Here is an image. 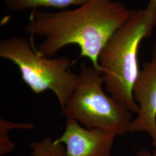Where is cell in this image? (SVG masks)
Wrapping results in <instances>:
<instances>
[{
    "label": "cell",
    "instance_id": "cell-8",
    "mask_svg": "<svg viewBox=\"0 0 156 156\" xmlns=\"http://www.w3.org/2000/svg\"><path fill=\"white\" fill-rule=\"evenodd\" d=\"M34 128L32 123H15L6 120L4 119H0V155L4 156L13 151L15 144L12 142L9 133L12 129H30Z\"/></svg>",
    "mask_w": 156,
    "mask_h": 156
},
{
    "label": "cell",
    "instance_id": "cell-7",
    "mask_svg": "<svg viewBox=\"0 0 156 156\" xmlns=\"http://www.w3.org/2000/svg\"><path fill=\"white\" fill-rule=\"evenodd\" d=\"M89 0H5L6 8L12 12L39 10L42 8H66L82 5Z\"/></svg>",
    "mask_w": 156,
    "mask_h": 156
},
{
    "label": "cell",
    "instance_id": "cell-9",
    "mask_svg": "<svg viewBox=\"0 0 156 156\" xmlns=\"http://www.w3.org/2000/svg\"><path fill=\"white\" fill-rule=\"evenodd\" d=\"M32 156H66L64 145L49 137L30 144Z\"/></svg>",
    "mask_w": 156,
    "mask_h": 156
},
{
    "label": "cell",
    "instance_id": "cell-1",
    "mask_svg": "<svg viewBox=\"0 0 156 156\" xmlns=\"http://www.w3.org/2000/svg\"><path fill=\"white\" fill-rule=\"evenodd\" d=\"M133 11L121 1L89 0L82 5L60 12H31L26 31L44 38L37 52L50 57L65 46L76 45L98 71L101 51L112 35L126 22Z\"/></svg>",
    "mask_w": 156,
    "mask_h": 156
},
{
    "label": "cell",
    "instance_id": "cell-5",
    "mask_svg": "<svg viewBox=\"0 0 156 156\" xmlns=\"http://www.w3.org/2000/svg\"><path fill=\"white\" fill-rule=\"evenodd\" d=\"M133 94L139 111L132 122L130 133L148 134L156 149V44L151 60L145 63L140 71Z\"/></svg>",
    "mask_w": 156,
    "mask_h": 156
},
{
    "label": "cell",
    "instance_id": "cell-3",
    "mask_svg": "<svg viewBox=\"0 0 156 156\" xmlns=\"http://www.w3.org/2000/svg\"><path fill=\"white\" fill-rule=\"evenodd\" d=\"M102 73L82 64L73 94L62 109L87 128H101L123 135L130 133L132 113L104 92Z\"/></svg>",
    "mask_w": 156,
    "mask_h": 156
},
{
    "label": "cell",
    "instance_id": "cell-10",
    "mask_svg": "<svg viewBox=\"0 0 156 156\" xmlns=\"http://www.w3.org/2000/svg\"><path fill=\"white\" fill-rule=\"evenodd\" d=\"M135 156H156V153H152L146 149H142L136 153Z\"/></svg>",
    "mask_w": 156,
    "mask_h": 156
},
{
    "label": "cell",
    "instance_id": "cell-6",
    "mask_svg": "<svg viewBox=\"0 0 156 156\" xmlns=\"http://www.w3.org/2000/svg\"><path fill=\"white\" fill-rule=\"evenodd\" d=\"M117 135L101 128H87L67 117L66 128L55 140L64 145L66 156H111Z\"/></svg>",
    "mask_w": 156,
    "mask_h": 156
},
{
    "label": "cell",
    "instance_id": "cell-11",
    "mask_svg": "<svg viewBox=\"0 0 156 156\" xmlns=\"http://www.w3.org/2000/svg\"><path fill=\"white\" fill-rule=\"evenodd\" d=\"M149 4H151L153 5L156 6V0H149Z\"/></svg>",
    "mask_w": 156,
    "mask_h": 156
},
{
    "label": "cell",
    "instance_id": "cell-4",
    "mask_svg": "<svg viewBox=\"0 0 156 156\" xmlns=\"http://www.w3.org/2000/svg\"><path fill=\"white\" fill-rule=\"evenodd\" d=\"M0 57L17 66L23 80L35 94L51 90L64 109L78 81V74L70 71L73 63L69 57L41 56L31 42L17 36L1 41Z\"/></svg>",
    "mask_w": 156,
    "mask_h": 156
},
{
    "label": "cell",
    "instance_id": "cell-2",
    "mask_svg": "<svg viewBox=\"0 0 156 156\" xmlns=\"http://www.w3.org/2000/svg\"><path fill=\"white\" fill-rule=\"evenodd\" d=\"M156 25V6L133 11L128 20L112 35L101 51L98 63L106 91L126 109L138 113L133 94L140 70L138 52L142 40Z\"/></svg>",
    "mask_w": 156,
    "mask_h": 156
}]
</instances>
